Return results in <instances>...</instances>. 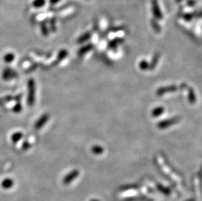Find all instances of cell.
<instances>
[{
    "label": "cell",
    "instance_id": "cell-7",
    "mask_svg": "<svg viewBox=\"0 0 202 201\" xmlns=\"http://www.w3.org/2000/svg\"><path fill=\"white\" fill-rule=\"evenodd\" d=\"M12 185H13V180L11 178H6L3 180L2 182V187L5 190L9 189V188L12 187Z\"/></svg>",
    "mask_w": 202,
    "mask_h": 201
},
{
    "label": "cell",
    "instance_id": "cell-10",
    "mask_svg": "<svg viewBox=\"0 0 202 201\" xmlns=\"http://www.w3.org/2000/svg\"><path fill=\"white\" fill-rule=\"evenodd\" d=\"M41 31L44 36H47L49 35V29L47 28V24L45 22H43L41 24Z\"/></svg>",
    "mask_w": 202,
    "mask_h": 201
},
{
    "label": "cell",
    "instance_id": "cell-17",
    "mask_svg": "<svg viewBox=\"0 0 202 201\" xmlns=\"http://www.w3.org/2000/svg\"><path fill=\"white\" fill-rule=\"evenodd\" d=\"M152 25H153V26L154 27V29H156V30H159L160 28V27H159V25H158V23L157 22H156L154 20H152Z\"/></svg>",
    "mask_w": 202,
    "mask_h": 201
},
{
    "label": "cell",
    "instance_id": "cell-6",
    "mask_svg": "<svg viewBox=\"0 0 202 201\" xmlns=\"http://www.w3.org/2000/svg\"><path fill=\"white\" fill-rule=\"evenodd\" d=\"M23 137V133L21 131H18L16 133H14L11 135V141L12 142V143H17L18 142L21 141Z\"/></svg>",
    "mask_w": 202,
    "mask_h": 201
},
{
    "label": "cell",
    "instance_id": "cell-15",
    "mask_svg": "<svg viewBox=\"0 0 202 201\" xmlns=\"http://www.w3.org/2000/svg\"><path fill=\"white\" fill-rule=\"evenodd\" d=\"M50 27H51L50 28L52 29V30H53V31L56 30V22H55L54 18H52L50 20Z\"/></svg>",
    "mask_w": 202,
    "mask_h": 201
},
{
    "label": "cell",
    "instance_id": "cell-1",
    "mask_svg": "<svg viewBox=\"0 0 202 201\" xmlns=\"http://www.w3.org/2000/svg\"><path fill=\"white\" fill-rule=\"evenodd\" d=\"M28 103L29 106L32 107L34 105L35 98V85L33 79H30L28 83Z\"/></svg>",
    "mask_w": 202,
    "mask_h": 201
},
{
    "label": "cell",
    "instance_id": "cell-20",
    "mask_svg": "<svg viewBox=\"0 0 202 201\" xmlns=\"http://www.w3.org/2000/svg\"><path fill=\"white\" fill-rule=\"evenodd\" d=\"M60 1V0H49V3L52 5H54L57 3H58Z\"/></svg>",
    "mask_w": 202,
    "mask_h": 201
},
{
    "label": "cell",
    "instance_id": "cell-19",
    "mask_svg": "<svg viewBox=\"0 0 202 201\" xmlns=\"http://www.w3.org/2000/svg\"><path fill=\"white\" fill-rule=\"evenodd\" d=\"M195 4V2L194 1V0H189L188 2V5L189 6H191V7L192 6H194Z\"/></svg>",
    "mask_w": 202,
    "mask_h": 201
},
{
    "label": "cell",
    "instance_id": "cell-11",
    "mask_svg": "<svg viewBox=\"0 0 202 201\" xmlns=\"http://www.w3.org/2000/svg\"><path fill=\"white\" fill-rule=\"evenodd\" d=\"M73 10H74L73 8H68V9H66L63 10V11H62L60 12V15L61 16H66L70 15L71 13H72Z\"/></svg>",
    "mask_w": 202,
    "mask_h": 201
},
{
    "label": "cell",
    "instance_id": "cell-12",
    "mask_svg": "<svg viewBox=\"0 0 202 201\" xmlns=\"http://www.w3.org/2000/svg\"><path fill=\"white\" fill-rule=\"evenodd\" d=\"M67 55H68V52L66 50H62L60 51V53H58V58L62 60L63 57H66Z\"/></svg>",
    "mask_w": 202,
    "mask_h": 201
},
{
    "label": "cell",
    "instance_id": "cell-13",
    "mask_svg": "<svg viewBox=\"0 0 202 201\" xmlns=\"http://www.w3.org/2000/svg\"><path fill=\"white\" fill-rule=\"evenodd\" d=\"M90 36V34L89 33H87V34H85L84 35H83L82 36H81L80 38H79V43H82V42H84V41H85L86 40L88 39L89 37Z\"/></svg>",
    "mask_w": 202,
    "mask_h": 201
},
{
    "label": "cell",
    "instance_id": "cell-3",
    "mask_svg": "<svg viewBox=\"0 0 202 201\" xmlns=\"http://www.w3.org/2000/svg\"><path fill=\"white\" fill-rule=\"evenodd\" d=\"M78 176H79V171L77 170H74L73 171L70 172L68 174H67L66 176L64 177L63 182L64 184L68 185L71 182V181H73Z\"/></svg>",
    "mask_w": 202,
    "mask_h": 201
},
{
    "label": "cell",
    "instance_id": "cell-4",
    "mask_svg": "<svg viewBox=\"0 0 202 201\" xmlns=\"http://www.w3.org/2000/svg\"><path fill=\"white\" fill-rule=\"evenodd\" d=\"M49 118V114H45L43 115L37 121L36 124H35V128H36L37 129H41V127H43V126L47 122Z\"/></svg>",
    "mask_w": 202,
    "mask_h": 201
},
{
    "label": "cell",
    "instance_id": "cell-9",
    "mask_svg": "<svg viewBox=\"0 0 202 201\" xmlns=\"http://www.w3.org/2000/svg\"><path fill=\"white\" fill-rule=\"evenodd\" d=\"M46 3V0H34L32 5L35 8H41Z\"/></svg>",
    "mask_w": 202,
    "mask_h": 201
},
{
    "label": "cell",
    "instance_id": "cell-21",
    "mask_svg": "<svg viewBox=\"0 0 202 201\" xmlns=\"http://www.w3.org/2000/svg\"><path fill=\"white\" fill-rule=\"evenodd\" d=\"M182 0H176V2H181Z\"/></svg>",
    "mask_w": 202,
    "mask_h": 201
},
{
    "label": "cell",
    "instance_id": "cell-8",
    "mask_svg": "<svg viewBox=\"0 0 202 201\" xmlns=\"http://www.w3.org/2000/svg\"><path fill=\"white\" fill-rule=\"evenodd\" d=\"M15 59V55L12 53H7L3 56V61L5 63H11L12 61H14Z\"/></svg>",
    "mask_w": 202,
    "mask_h": 201
},
{
    "label": "cell",
    "instance_id": "cell-2",
    "mask_svg": "<svg viewBox=\"0 0 202 201\" xmlns=\"http://www.w3.org/2000/svg\"><path fill=\"white\" fill-rule=\"evenodd\" d=\"M151 3H152L153 12L154 16L157 19H159V20H162L163 18V15L160 11L158 1L157 0H152Z\"/></svg>",
    "mask_w": 202,
    "mask_h": 201
},
{
    "label": "cell",
    "instance_id": "cell-5",
    "mask_svg": "<svg viewBox=\"0 0 202 201\" xmlns=\"http://www.w3.org/2000/svg\"><path fill=\"white\" fill-rule=\"evenodd\" d=\"M3 79H10L12 77L15 76V72L12 71L11 69H6L2 73Z\"/></svg>",
    "mask_w": 202,
    "mask_h": 201
},
{
    "label": "cell",
    "instance_id": "cell-16",
    "mask_svg": "<svg viewBox=\"0 0 202 201\" xmlns=\"http://www.w3.org/2000/svg\"><path fill=\"white\" fill-rule=\"evenodd\" d=\"M47 16V15L46 14H40V15H39L37 16V19L38 21H41L43 20L44 18H46Z\"/></svg>",
    "mask_w": 202,
    "mask_h": 201
},
{
    "label": "cell",
    "instance_id": "cell-14",
    "mask_svg": "<svg viewBox=\"0 0 202 201\" xmlns=\"http://www.w3.org/2000/svg\"><path fill=\"white\" fill-rule=\"evenodd\" d=\"M22 110V105L20 103H18L16 106H15L13 108V112H20Z\"/></svg>",
    "mask_w": 202,
    "mask_h": 201
},
{
    "label": "cell",
    "instance_id": "cell-18",
    "mask_svg": "<svg viewBox=\"0 0 202 201\" xmlns=\"http://www.w3.org/2000/svg\"><path fill=\"white\" fill-rule=\"evenodd\" d=\"M184 18L186 19V21H190V20H191L192 18V15L191 14H186L184 16Z\"/></svg>",
    "mask_w": 202,
    "mask_h": 201
}]
</instances>
